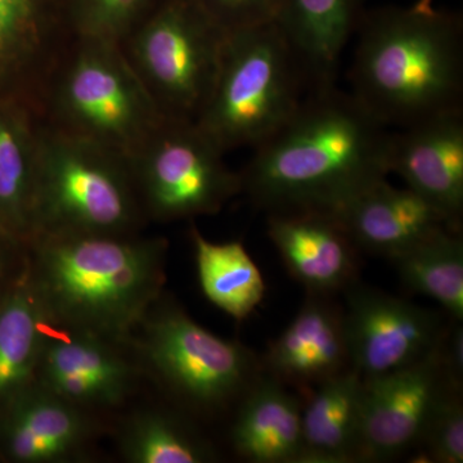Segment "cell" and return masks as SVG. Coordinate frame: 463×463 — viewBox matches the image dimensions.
<instances>
[{"mask_svg":"<svg viewBox=\"0 0 463 463\" xmlns=\"http://www.w3.org/2000/svg\"><path fill=\"white\" fill-rule=\"evenodd\" d=\"M163 0H60L71 38L118 43L129 35Z\"/></svg>","mask_w":463,"mask_h":463,"instance_id":"4316f807","label":"cell"},{"mask_svg":"<svg viewBox=\"0 0 463 463\" xmlns=\"http://www.w3.org/2000/svg\"><path fill=\"white\" fill-rule=\"evenodd\" d=\"M332 214L345 227L356 248L389 260L439 232L453 230L431 203L408 187H394L388 179L377 182Z\"/></svg>","mask_w":463,"mask_h":463,"instance_id":"ac0fdd59","label":"cell"},{"mask_svg":"<svg viewBox=\"0 0 463 463\" xmlns=\"http://www.w3.org/2000/svg\"><path fill=\"white\" fill-rule=\"evenodd\" d=\"M128 347L47 321L35 383L97 416L118 410L132 397L143 373Z\"/></svg>","mask_w":463,"mask_h":463,"instance_id":"7c38bea8","label":"cell"},{"mask_svg":"<svg viewBox=\"0 0 463 463\" xmlns=\"http://www.w3.org/2000/svg\"><path fill=\"white\" fill-rule=\"evenodd\" d=\"M416 450L430 462H463L462 388L450 390L439 405Z\"/></svg>","mask_w":463,"mask_h":463,"instance_id":"83f0119b","label":"cell"},{"mask_svg":"<svg viewBox=\"0 0 463 463\" xmlns=\"http://www.w3.org/2000/svg\"><path fill=\"white\" fill-rule=\"evenodd\" d=\"M100 422L33 383L0 408V453L14 463H67L88 458Z\"/></svg>","mask_w":463,"mask_h":463,"instance_id":"4fadbf2b","label":"cell"},{"mask_svg":"<svg viewBox=\"0 0 463 463\" xmlns=\"http://www.w3.org/2000/svg\"><path fill=\"white\" fill-rule=\"evenodd\" d=\"M264 373L306 397L350 365L344 307L334 297L307 294L286 330L268 347Z\"/></svg>","mask_w":463,"mask_h":463,"instance_id":"2e32d148","label":"cell"},{"mask_svg":"<svg viewBox=\"0 0 463 463\" xmlns=\"http://www.w3.org/2000/svg\"><path fill=\"white\" fill-rule=\"evenodd\" d=\"M70 38L60 0H0V99L38 103Z\"/></svg>","mask_w":463,"mask_h":463,"instance_id":"e0dca14e","label":"cell"},{"mask_svg":"<svg viewBox=\"0 0 463 463\" xmlns=\"http://www.w3.org/2000/svg\"><path fill=\"white\" fill-rule=\"evenodd\" d=\"M137 361L187 414L215 416L236 407L264 373L254 352L207 331L161 297L129 339Z\"/></svg>","mask_w":463,"mask_h":463,"instance_id":"52a82bcc","label":"cell"},{"mask_svg":"<svg viewBox=\"0 0 463 463\" xmlns=\"http://www.w3.org/2000/svg\"><path fill=\"white\" fill-rule=\"evenodd\" d=\"M227 33L276 21L279 0H194Z\"/></svg>","mask_w":463,"mask_h":463,"instance_id":"f1b7e54d","label":"cell"},{"mask_svg":"<svg viewBox=\"0 0 463 463\" xmlns=\"http://www.w3.org/2000/svg\"><path fill=\"white\" fill-rule=\"evenodd\" d=\"M399 279L411 291L431 298L453 321L463 319V240L444 230L392 259Z\"/></svg>","mask_w":463,"mask_h":463,"instance_id":"484cf974","label":"cell"},{"mask_svg":"<svg viewBox=\"0 0 463 463\" xmlns=\"http://www.w3.org/2000/svg\"><path fill=\"white\" fill-rule=\"evenodd\" d=\"M25 246L0 227V298L24 270Z\"/></svg>","mask_w":463,"mask_h":463,"instance_id":"f546056e","label":"cell"},{"mask_svg":"<svg viewBox=\"0 0 463 463\" xmlns=\"http://www.w3.org/2000/svg\"><path fill=\"white\" fill-rule=\"evenodd\" d=\"M45 323L23 270L0 298V408L35 383Z\"/></svg>","mask_w":463,"mask_h":463,"instance_id":"cb8c5ba5","label":"cell"},{"mask_svg":"<svg viewBox=\"0 0 463 463\" xmlns=\"http://www.w3.org/2000/svg\"><path fill=\"white\" fill-rule=\"evenodd\" d=\"M227 38L194 0H163L120 47L161 112L194 121L214 88Z\"/></svg>","mask_w":463,"mask_h":463,"instance_id":"ba28073f","label":"cell"},{"mask_svg":"<svg viewBox=\"0 0 463 463\" xmlns=\"http://www.w3.org/2000/svg\"><path fill=\"white\" fill-rule=\"evenodd\" d=\"M389 127L336 85L310 90L297 112L254 148L242 190L269 213H335L388 178Z\"/></svg>","mask_w":463,"mask_h":463,"instance_id":"6da1fadb","label":"cell"},{"mask_svg":"<svg viewBox=\"0 0 463 463\" xmlns=\"http://www.w3.org/2000/svg\"><path fill=\"white\" fill-rule=\"evenodd\" d=\"M192 120L165 118L129 158L146 219L214 215L242 190L240 173Z\"/></svg>","mask_w":463,"mask_h":463,"instance_id":"9c48e42d","label":"cell"},{"mask_svg":"<svg viewBox=\"0 0 463 463\" xmlns=\"http://www.w3.org/2000/svg\"><path fill=\"white\" fill-rule=\"evenodd\" d=\"M364 0H279L276 25L310 90L335 85L344 50L364 14Z\"/></svg>","mask_w":463,"mask_h":463,"instance_id":"d6986e66","label":"cell"},{"mask_svg":"<svg viewBox=\"0 0 463 463\" xmlns=\"http://www.w3.org/2000/svg\"><path fill=\"white\" fill-rule=\"evenodd\" d=\"M42 115L26 99H0V227L25 246Z\"/></svg>","mask_w":463,"mask_h":463,"instance_id":"7402d4cb","label":"cell"},{"mask_svg":"<svg viewBox=\"0 0 463 463\" xmlns=\"http://www.w3.org/2000/svg\"><path fill=\"white\" fill-rule=\"evenodd\" d=\"M234 410L230 440L252 463H300L303 397L263 373Z\"/></svg>","mask_w":463,"mask_h":463,"instance_id":"ffe728a7","label":"cell"},{"mask_svg":"<svg viewBox=\"0 0 463 463\" xmlns=\"http://www.w3.org/2000/svg\"><path fill=\"white\" fill-rule=\"evenodd\" d=\"M390 173L462 231L463 109L443 112L392 133Z\"/></svg>","mask_w":463,"mask_h":463,"instance_id":"5bb4252c","label":"cell"},{"mask_svg":"<svg viewBox=\"0 0 463 463\" xmlns=\"http://www.w3.org/2000/svg\"><path fill=\"white\" fill-rule=\"evenodd\" d=\"M200 288L207 300L236 321L260 306L265 295L263 274L240 241L216 243L192 225L190 231Z\"/></svg>","mask_w":463,"mask_h":463,"instance_id":"d4e9b609","label":"cell"},{"mask_svg":"<svg viewBox=\"0 0 463 463\" xmlns=\"http://www.w3.org/2000/svg\"><path fill=\"white\" fill-rule=\"evenodd\" d=\"M48 124L133 156L166 118L118 43L70 38L38 99Z\"/></svg>","mask_w":463,"mask_h":463,"instance_id":"5b68a950","label":"cell"},{"mask_svg":"<svg viewBox=\"0 0 463 463\" xmlns=\"http://www.w3.org/2000/svg\"><path fill=\"white\" fill-rule=\"evenodd\" d=\"M267 224L283 264L307 294L334 297L358 279L361 250L332 213H269Z\"/></svg>","mask_w":463,"mask_h":463,"instance_id":"9a60e30c","label":"cell"},{"mask_svg":"<svg viewBox=\"0 0 463 463\" xmlns=\"http://www.w3.org/2000/svg\"><path fill=\"white\" fill-rule=\"evenodd\" d=\"M146 222L129 158L42 118L30 239L35 234L129 236L139 233Z\"/></svg>","mask_w":463,"mask_h":463,"instance_id":"277c9868","label":"cell"},{"mask_svg":"<svg viewBox=\"0 0 463 463\" xmlns=\"http://www.w3.org/2000/svg\"><path fill=\"white\" fill-rule=\"evenodd\" d=\"M355 33L352 93L383 124L405 128L462 109L461 14L417 0L364 12Z\"/></svg>","mask_w":463,"mask_h":463,"instance_id":"3957f363","label":"cell"},{"mask_svg":"<svg viewBox=\"0 0 463 463\" xmlns=\"http://www.w3.org/2000/svg\"><path fill=\"white\" fill-rule=\"evenodd\" d=\"M118 449L130 463H209L218 453L212 441L179 411L149 405L125 416Z\"/></svg>","mask_w":463,"mask_h":463,"instance_id":"603a6c76","label":"cell"},{"mask_svg":"<svg viewBox=\"0 0 463 463\" xmlns=\"http://www.w3.org/2000/svg\"><path fill=\"white\" fill-rule=\"evenodd\" d=\"M350 365L364 379L381 376L430 354L448 331L443 317L356 279L343 292Z\"/></svg>","mask_w":463,"mask_h":463,"instance_id":"8fae6325","label":"cell"},{"mask_svg":"<svg viewBox=\"0 0 463 463\" xmlns=\"http://www.w3.org/2000/svg\"><path fill=\"white\" fill-rule=\"evenodd\" d=\"M309 93L288 41L267 24L228 33L214 88L194 123L227 154L267 141Z\"/></svg>","mask_w":463,"mask_h":463,"instance_id":"8992f818","label":"cell"},{"mask_svg":"<svg viewBox=\"0 0 463 463\" xmlns=\"http://www.w3.org/2000/svg\"><path fill=\"white\" fill-rule=\"evenodd\" d=\"M443 343L407 367L364 379L361 462H388L416 450L439 405L462 388L448 368Z\"/></svg>","mask_w":463,"mask_h":463,"instance_id":"30bf717a","label":"cell"},{"mask_svg":"<svg viewBox=\"0 0 463 463\" xmlns=\"http://www.w3.org/2000/svg\"><path fill=\"white\" fill-rule=\"evenodd\" d=\"M364 392V377L350 367L303 398L300 463L361 462Z\"/></svg>","mask_w":463,"mask_h":463,"instance_id":"44dd1931","label":"cell"},{"mask_svg":"<svg viewBox=\"0 0 463 463\" xmlns=\"http://www.w3.org/2000/svg\"><path fill=\"white\" fill-rule=\"evenodd\" d=\"M164 237L35 234L25 243L26 281L53 325L128 344L163 297Z\"/></svg>","mask_w":463,"mask_h":463,"instance_id":"7a4b0ae2","label":"cell"}]
</instances>
